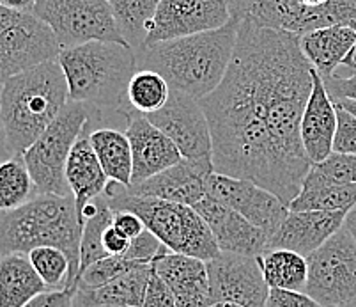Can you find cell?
Masks as SVG:
<instances>
[{"mask_svg": "<svg viewBox=\"0 0 356 307\" xmlns=\"http://www.w3.org/2000/svg\"><path fill=\"white\" fill-rule=\"evenodd\" d=\"M312 86L300 36L241 20L227 75L200 100L215 173L248 180L289 206L312 167L302 142Z\"/></svg>", "mask_w": 356, "mask_h": 307, "instance_id": "6da1fadb", "label": "cell"}, {"mask_svg": "<svg viewBox=\"0 0 356 307\" xmlns=\"http://www.w3.org/2000/svg\"><path fill=\"white\" fill-rule=\"evenodd\" d=\"M59 64L66 75L71 102L83 103L98 128L112 126L126 132L129 114L126 91L135 75L134 48L118 41H87L64 48Z\"/></svg>", "mask_w": 356, "mask_h": 307, "instance_id": "7a4b0ae2", "label": "cell"}, {"mask_svg": "<svg viewBox=\"0 0 356 307\" xmlns=\"http://www.w3.org/2000/svg\"><path fill=\"white\" fill-rule=\"evenodd\" d=\"M239 25L241 20L232 16L227 25L216 31L149 45L135 54L137 68L160 73L172 91L202 100L227 75Z\"/></svg>", "mask_w": 356, "mask_h": 307, "instance_id": "3957f363", "label": "cell"}, {"mask_svg": "<svg viewBox=\"0 0 356 307\" xmlns=\"http://www.w3.org/2000/svg\"><path fill=\"white\" fill-rule=\"evenodd\" d=\"M70 102V87L59 61L40 64L2 84L0 121L15 157L41 137Z\"/></svg>", "mask_w": 356, "mask_h": 307, "instance_id": "277c9868", "label": "cell"}, {"mask_svg": "<svg viewBox=\"0 0 356 307\" xmlns=\"http://www.w3.org/2000/svg\"><path fill=\"white\" fill-rule=\"evenodd\" d=\"M82 226L74 197L40 194L13 212H0V258L29 254L38 247L60 249L70 260L67 290L76 292Z\"/></svg>", "mask_w": 356, "mask_h": 307, "instance_id": "5b68a950", "label": "cell"}, {"mask_svg": "<svg viewBox=\"0 0 356 307\" xmlns=\"http://www.w3.org/2000/svg\"><path fill=\"white\" fill-rule=\"evenodd\" d=\"M103 196L114 212L137 213L144 221L145 229L153 233L170 252L202 261H211L222 254L208 224L193 206L154 197L131 196L128 187L110 180Z\"/></svg>", "mask_w": 356, "mask_h": 307, "instance_id": "8992f818", "label": "cell"}, {"mask_svg": "<svg viewBox=\"0 0 356 307\" xmlns=\"http://www.w3.org/2000/svg\"><path fill=\"white\" fill-rule=\"evenodd\" d=\"M89 119V107L79 102H67L55 121L41 137L24 153L38 194L71 196L66 180V166L74 142L79 141Z\"/></svg>", "mask_w": 356, "mask_h": 307, "instance_id": "52a82bcc", "label": "cell"}, {"mask_svg": "<svg viewBox=\"0 0 356 307\" xmlns=\"http://www.w3.org/2000/svg\"><path fill=\"white\" fill-rule=\"evenodd\" d=\"M63 52L55 32L34 13L0 6V79L57 61Z\"/></svg>", "mask_w": 356, "mask_h": 307, "instance_id": "ba28073f", "label": "cell"}, {"mask_svg": "<svg viewBox=\"0 0 356 307\" xmlns=\"http://www.w3.org/2000/svg\"><path fill=\"white\" fill-rule=\"evenodd\" d=\"M34 15L55 32L63 50L87 41L126 43L106 0H35Z\"/></svg>", "mask_w": 356, "mask_h": 307, "instance_id": "9c48e42d", "label": "cell"}, {"mask_svg": "<svg viewBox=\"0 0 356 307\" xmlns=\"http://www.w3.org/2000/svg\"><path fill=\"white\" fill-rule=\"evenodd\" d=\"M309 279L305 293L323 307L356 300V240L346 228L307 258Z\"/></svg>", "mask_w": 356, "mask_h": 307, "instance_id": "30bf717a", "label": "cell"}, {"mask_svg": "<svg viewBox=\"0 0 356 307\" xmlns=\"http://www.w3.org/2000/svg\"><path fill=\"white\" fill-rule=\"evenodd\" d=\"M145 118L176 144L183 158L213 162L211 128L200 100L172 91L160 111Z\"/></svg>", "mask_w": 356, "mask_h": 307, "instance_id": "8fae6325", "label": "cell"}, {"mask_svg": "<svg viewBox=\"0 0 356 307\" xmlns=\"http://www.w3.org/2000/svg\"><path fill=\"white\" fill-rule=\"evenodd\" d=\"M231 18L227 0H161L142 48L216 31L227 25Z\"/></svg>", "mask_w": 356, "mask_h": 307, "instance_id": "7c38bea8", "label": "cell"}, {"mask_svg": "<svg viewBox=\"0 0 356 307\" xmlns=\"http://www.w3.org/2000/svg\"><path fill=\"white\" fill-rule=\"evenodd\" d=\"M208 194L245 217L270 240L289 215V206L284 205L270 190L248 180L213 173L208 180Z\"/></svg>", "mask_w": 356, "mask_h": 307, "instance_id": "4fadbf2b", "label": "cell"}, {"mask_svg": "<svg viewBox=\"0 0 356 307\" xmlns=\"http://www.w3.org/2000/svg\"><path fill=\"white\" fill-rule=\"evenodd\" d=\"M208 265L211 302H232L243 307H266L270 286L257 258L222 252Z\"/></svg>", "mask_w": 356, "mask_h": 307, "instance_id": "5bb4252c", "label": "cell"}, {"mask_svg": "<svg viewBox=\"0 0 356 307\" xmlns=\"http://www.w3.org/2000/svg\"><path fill=\"white\" fill-rule=\"evenodd\" d=\"M193 208L208 224L216 245L222 252L259 258L270 249V238L243 215L208 196Z\"/></svg>", "mask_w": 356, "mask_h": 307, "instance_id": "9a60e30c", "label": "cell"}, {"mask_svg": "<svg viewBox=\"0 0 356 307\" xmlns=\"http://www.w3.org/2000/svg\"><path fill=\"white\" fill-rule=\"evenodd\" d=\"M215 173L211 160H188L183 158L179 164L168 167L163 173L149 178L138 185L129 187L131 196L154 197L163 201L195 206L208 196V180Z\"/></svg>", "mask_w": 356, "mask_h": 307, "instance_id": "2e32d148", "label": "cell"}, {"mask_svg": "<svg viewBox=\"0 0 356 307\" xmlns=\"http://www.w3.org/2000/svg\"><path fill=\"white\" fill-rule=\"evenodd\" d=\"M126 135H128L131 158H134L131 187L163 173L165 169L183 160V155L179 153L176 144L144 114H138V112L129 114Z\"/></svg>", "mask_w": 356, "mask_h": 307, "instance_id": "e0dca14e", "label": "cell"}, {"mask_svg": "<svg viewBox=\"0 0 356 307\" xmlns=\"http://www.w3.org/2000/svg\"><path fill=\"white\" fill-rule=\"evenodd\" d=\"M348 212H291L270 240V249H287L303 258L312 256L339 229Z\"/></svg>", "mask_w": 356, "mask_h": 307, "instance_id": "ac0fdd59", "label": "cell"}, {"mask_svg": "<svg viewBox=\"0 0 356 307\" xmlns=\"http://www.w3.org/2000/svg\"><path fill=\"white\" fill-rule=\"evenodd\" d=\"M153 270L172 290L177 307H209L213 304L206 261L167 251L153 261Z\"/></svg>", "mask_w": 356, "mask_h": 307, "instance_id": "d6986e66", "label": "cell"}, {"mask_svg": "<svg viewBox=\"0 0 356 307\" xmlns=\"http://www.w3.org/2000/svg\"><path fill=\"white\" fill-rule=\"evenodd\" d=\"M337 132V107L328 95L325 80L314 70V86L302 118V142L307 157L314 164L333 153V139Z\"/></svg>", "mask_w": 356, "mask_h": 307, "instance_id": "ffe728a7", "label": "cell"}, {"mask_svg": "<svg viewBox=\"0 0 356 307\" xmlns=\"http://www.w3.org/2000/svg\"><path fill=\"white\" fill-rule=\"evenodd\" d=\"M90 130H92V126L87 119L79 141L74 142L73 150H71L66 166V180L71 196L74 197L79 221L83 208L92 199L103 196L106 185H108V178H106L105 171L102 169V164H99L98 157L92 150V144H90Z\"/></svg>", "mask_w": 356, "mask_h": 307, "instance_id": "44dd1931", "label": "cell"}, {"mask_svg": "<svg viewBox=\"0 0 356 307\" xmlns=\"http://www.w3.org/2000/svg\"><path fill=\"white\" fill-rule=\"evenodd\" d=\"M300 45L317 75L328 80L356 45V31L346 25L317 29L300 36Z\"/></svg>", "mask_w": 356, "mask_h": 307, "instance_id": "7402d4cb", "label": "cell"}, {"mask_svg": "<svg viewBox=\"0 0 356 307\" xmlns=\"http://www.w3.org/2000/svg\"><path fill=\"white\" fill-rule=\"evenodd\" d=\"M356 205V183H339L310 167L300 194L289 205L291 212H349Z\"/></svg>", "mask_w": 356, "mask_h": 307, "instance_id": "603a6c76", "label": "cell"}, {"mask_svg": "<svg viewBox=\"0 0 356 307\" xmlns=\"http://www.w3.org/2000/svg\"><path fill=\"white\" fill-rule=\"evenodd\" d=\"M151 267L135 268L99 288H79L73 307H142Z\"/></svg>", "mask_w": 356, "mask_h": 307, "instance_id": "cb8c5ba5", "label": "cell"}, {"mask_svg": "<svg viewBox=\"0 0 356 307\" xmlns=\"http://www.w3.org/2000/svg\"><path fill=\"white\" fill-rule=\"evenodd\" d=\"M27 254L0 258V307H25L34 297L48 292Z\"/></svg>", "mask_w": 356, "mask_h": 307, "instance_id": "d4e9b609", "label": "cell"}, {"mask_svg": "<svg viewBox=\"0 0 356 307\" xmlns=\"http://www.w3.org/2000/svg\"><path fill=\"white\" fill-rule=\"evenodd\" d=\"M90 144L110 182H118L129 189L131 173H134V158H131V146H129L126 132L112 128V126H103L96 130L92 128Z\"/></svg>", "mask_w": 356, "mask_h": 307, "instance_id": "484cf974", "label": "cell"}, {"mask_svg": "<svg viewBox=\"0 0 356 307\" xmlns=\"http://www.w3.org/2000/svg\"><path fill=\"white\" fill-rule=\"evenodd\" d=\"M310 16L312 8L302 0H257L245 18L261 27L303 36L310 32Z\"/></svg>", "mask_w": 356, "mask_h": 307, "instance_id": "4316f807", "label": "cell"}, {"mask_svg": "<svg viewBox=\"0 0 356 307\" xmlns=\"http://www.w3.org/2000/svg\"><path fill=\"white\" fill-rule=\"evenodd\" d=\"M112 224H114V210L110 208L105 196L96 197L83 208L82 215H80L82 240H80L79 277L90 265L110 256L105 247H103V235Z\"/></svg>", "mask_w": 356, "mask_h": 307, "instance_id": "83f0119b", "label": "cell"}, {"mask_svg": "<svg viewBox=\"0 0 356 307\" xmlns=\"http://www.w3.org/2000/svg\"><path fill=\"white\" fill-rule=\"evenodd\" d=\"M257 261L270 290L305 293L307 279H309L307 258L287 249H268L257 258Z\"/></svg>", "mask_w": 356, "mask_h": 307, "instance_id": "f1b7e54d", "label": "cell"}, {"mask_svg": "<svg viewBox=\"0 0 356 307\" xmlns=\"http://www.w3.org/2000/svg\"><path fill=\"white\" fill-rule=\"evenodd\" d=\"M161 0H112L110 8L126 43L137 54L147 38V29L153 22Z\"/></svg>", "mask_w": 356, "mask_h": 307, "instance_id": "f546056e", "label": "cell"}, {"mask_svg": "<svg viewBox=\"0 0 356 307\" xmlns=\"http://www.w3.org/2000/svg\"><path fill=\"white\" fill-rule=\"evenodd\" d=\"M38 194L24 157H11L0 164V212H13L31 203Z\"/></svg>", "mask_w": 356, "mask_h": 307, "instance_id": "4dcf8cb0", "label": "cell"}, {"mask_svg": "<svg viewBox=\"0 0 356 307\" xmlns=\"http://www.w3.org/2000/svg\"><path fill=\"white\" fill-rule=\"evenodd\" d=\"M172 89L167 80L153 70H137L126 91L128 105L138 114H153L168 102Z\"/></svg>", "mask_w": 356, "mask_h": 307, "instance_id": "1f68e13d", "label": "cell"}, {"mask_svg": "<svg viewBox=\"0 0 356 307\" xmlns=\"http://www.w3.org/2000/svg\"><path fill=\"white\" fill-rule=\"evenodd\" d=\"M27 256L38 276L50 290H66L70 281V260L60 249L38 247Z\"/></svg>", "mask_w": 356, "mask_h": 307, "instance_id": "d6a6232c", "label": "cell"}, {"mask_svg": "<svg viewBox=\"0 0 356 307\" xmlns=\"http://www.w3.org/2000/svg\"><path fill=\"white\" fill-rule=\"evenodd\" d=\"M140 267H151V265L138 263V261H131L126 256H108L105 260L96 261L95 265H90L86 268L79 277L76 283V290L79 288H99L103 284L110 283V281L118 279L122 274H128L135 268Z\"/></svg>", "mask_w": 356, "mask_h": 307, "instance_id": "836d02e7", "label": "cell"}, {"mask_svg": "<svg viewBox=\"0 0 356 307\" xmlns=\"http://www.w3.org/2000/svg\"><path fill=\"white\" fill-rule=\"evenodd\" d=\"M337 107V132L333 139V153L356 155V118L346 109Z\"/></svg>", "mask_w": 356, "mask_h": 307, "instance_id": "e575fe53", "label": "cell"}, {"mask_svg": "<svg viewBox=\"0 0 356 307\" xmlns=\"http://www.w3.org/2000/svg\"><path fill=\"white\" fill-rule=\"evenodd\" d=\"M167 251L168 249L154 237L153 233L149 231V229H145L140 237L131 240L129 249L122 254V256H126L131 261H138V263L153 265V261L156 260V258H160L161 254H165Z\"/></svg>", "mask_w": 356, "mask_h": 307, "instance_id": "d590c367", "label": "cell"}, {"mask_svg": "<svg viewBox=\"0 0 356 307\" xmlns=\"http://www.w3.org/2000/svg\"><path fill=\"white\" fill-rule=\"evenodd\" d=\"M142 307H177L172 290H170L168 284L154 272L153 265H151V274H149L147 288H145L144 304H142Z\"/></svg>", "mask_w": 356, "mask_h": 307, "instance_id": "8d00e7d4", "label": "cell"}, {"mask_svg": "<svg viewBox=\"0 0 356 307\" xmlns=\"http://www.w3.org/2000/svg\"><path fill=\"white\" fill-rule=\"evenodd\" d=\"M266 307H323V306L303 292L270 290Z\"/></svg>", "mask_w": 356, "mask_h": 307, "instance_id": "74e56055", "label": "cell"}, {"mask_svg": "<svg viewBox=\"0 0 356 307\" xmlns=\"http://www.w3.org/2000/svg\"><path fill=\"white\" fill-rule=\"evenodd\" d=\"M74 290H48L40 293L25 307H73Z\"/></svg>", "mask_w": 356, "mask_h": 307, "instance_id": "f35d334b", "label": "cell"}, {"mask_svg": "<svg viewBox=\"0 0 356 307\" xmlns=\"http://www.w3.org/2000/svg\"><path fill=\"white\" fill-rule=\"evenodd\" d=\"M326 91L332 100H356V73L351 77H330L325 80Z\"/></svg>", "mask_w": 356, "mask_h": 307, "instance_id": "ab89813d", "label": "cell"}, {"mask_svg": "<svg viewBox=\"0 0 356 307\" xmlns=\"http://www.w3.org/2000/svg\"><path fill=\"white\" fill-rule=\"evenodd\" d=\"M114 228L119 229L129 240L140 237L145 231L144 221L134 212H114Z\"/></svg>", "mask_w": 356, "mask_h": 307, "instance_id": "60d3db41", "label": "cell"}, {"mask_svg": "<svg viewBox=\"0 0 356 307\" xmlns=\"http://www.w3.org/2000/svg\"><path fill=\"white\" fill-rule=\"evenodd\" d=\"M129 244H131V240L124 237L119 229H115L114 224L110 226L103 235V247L110 256H122L129 249Z\"/></svg>", "mask_w": 356, "mask_h": 307, "instance_id": "b9f144b4", "label": "cell"}, {"mask_svg": "<svg viewBox=\"0 0 356 307\" xmlns=\"http://www.w3.org/2000/svg\"><path fill=\"white\" fill-rule=\"evenodd\" d=\"M227 2L229 8H231V15L234 16V18L243 20L257 0H227Z\"/></svg>", "mask_w": 356, "mask_h": 307, "instance_id": "7bdbcfd3", "label": "cell"}, {"mask_svg": "<svg viewBox=\"0 0 356 307\" xmlns=\"http://www.w3.org/2000/svg\"><path fill=\"white\" fill-rule=\"evenodd\" d=\"M356 73V45L353 47V50L349 52L348 57L344 59V63L341 64V68L337 70V77H351Z\"/></svg>", "mask_w": 356, "mask_h": 307, "instance_id": "ee69618b", "label": "cell"}, {"mask_svg": "<svg viewBox=\"0 0 356 307\" xmlns=\"http://www.w3.org/2000/svg\"><path fill=\"white\" fill-rule=\"evenodd\" d=\"M0 6L24 13H34L35 0H0Z\"/></svg>", "mask_w": 356, "mask_h": 307, "instance_id": "f6af8a7d", "label": "cell"}, {"mask_svg": "<svg viewBox=\"0 0 356 307\" xmlns=\"http://www.w3.org/2000/svg\"><path fill=\"white\" fill-rule=\"evenodd\" d=\"M11 157H15V155L11 153V148H9L8 144V137H6L4 126H2V121H0V164Z\"/></svg>", "mask_w": 356, "mask_h": 307, "instance_id": "bcb514c9", "label": "cell"}, {"mask_svg": "<svg viewBox=\"0 0 356 307\" xmlns=\"http://www.w3.org/2000/svg\"><path fill=\"white\" fill-rule=\"evenodd\" d=\"M344 228L348 229L349 235L356 240V205L353 206V208L348 212V215H346Z\"/></svg>", "mask_w": 356, "mask_h": 307, "instance_id": "7dc6e473", "label": "cell"}, {"mask_svg": "<svg viewBox=\"0 0 356 307\" xmlns=\"http://www.w3.org/2000/svg\"><path fill=\"white\" fill-rule=\"evenodd\" d=\"M333 102H335V105L342 107V109H346L349 114L356 118V100H333Z\"/></svg>", "mask_w": 356, "mask_h": 307, "instance_id": "c3c4849f", "label": "cell"}, {"mask_svg": "<svg viewBox=\"0 0 356 307\" xmlns=\"http://www.w3.org/2000/svg\"><path fill=\"white\" fill-rule=\"evenodd\" d=\"M302 2L307 6V8H319V6L326 4L328 0H302Z\"/></svg>", "mask_w": 356, "mask_h": 307, "instance_id": "681fc988", "label": "cell"}, {"mask_svg": "<svg viewBox=\"0 0 356 307\" xmlns=\"http://www.w3.org/2000/svg\"><path fill=\"white\" fill-rule=\"evenodd\" d=\"M209 307H243V306H238V304H232V302H216V304H211Z\"/></svg>", "mask_w": 356, "mask_h": 307, "instance_id": "f907efd6", "label": "cell"}, {"mask_svg": "<svg viewBox=\"0 0 356 307\" xmlns=\"http://www.w3.org/2000/svg\"><path fill=\"white\" fill-rule=\"evenodd\" d=\"M337 307H356V300L355 302H349V304H344V306H337Z\"/></svg>", "mask_w": 356, "mask_h": 307, "instance_id": "816d5d0a", "label": "cell"}, {"mask_svg": "<svg viewBox=\"0 0 356 307\" xmlns=\"http://www.w3.org/2000/svg\"><path fill=\"white\" fill-rule=\"evenodd\" d=\"M2 84L4 82H2V79H0V91H2Z\"/></svg>", "mask_w": 356, "mask_h": 307, "instance_id": "f5cc1de1", "label": "cell"}, {"mask_svg": "<svg viewBox=\"0 0 356 307\" xmlns=\"http://www.w3.org/2000/svg\"><path fill=\"white\" fill-rule=\"evenodd\" d=\"M106 2H112V0H106Z\"/></svg>", "mask_w": 356, "mask_h": 307, "instance_id": "db71d44e", "label": "cell"}]
</instances>
